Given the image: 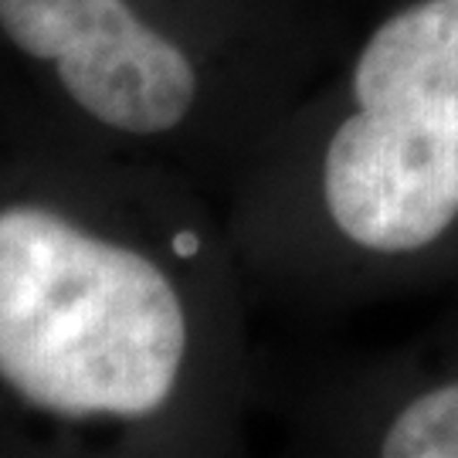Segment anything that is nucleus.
<instances>
[{
  "label": "nucleus",
  "instance_id": "1",
  "mask_svg": "<svg viewBox=\"0 0 458 458\" xmlns=\"http://www.w3.org/2000/svg\"><path fill=\"white\" fill-rule=\"evenodd\" d=\"M187 350L174 285L130 248L41 208L0 211V377L55 414L140 418Z\"/></svg>",
  "mask_w": 458,
  "mask_h": 458
},
{
  "label": "nucleus",
  "instance_id": "2",
  "mask_svg": "<svg viewBox=\"0 0 458 458\" xmlns=\"http://www.w3.org/2000/svg\"><path fill=\"white\" fill-rule=\"evenodd\" d=\"M353 98L323 160L329 217L367 251L428 248L458 217V0L387 17L357 58Z\"/></svg>",
  "mask_w": 458,
  "mask_h": 458
},
{
  "label": "nucleus",
  "instance_id": "3",
  "mask_svg": "<svg viewBox=\"0 0 458 458\" xmlns=\"http://www.w3.org/2000/svg\"><path fill=\"white\" fill-rule=\"evenodd\" d=\"M0 28L31 58L55 62L68 96L113 130L166 132L194 106L187 55L123 0H0Z\"/></svg>",
  "mask_w": 458,
  "mask_h": 458
},
{
  "label": "nucleus",
  "instance_id": "4",
  "mask_svg": "<svg viewBox=\"0 0 458 458\" xmlns=\"http://www.w3.org/2000/svg\"><path fill=\"white\" fill-rule=\"evenodd\" d=\"M380 455L458 458V380L404 404L380 442Z\"/></svg>",
  "mask_w": 458,
  "mask_h": 458
},
{
  "label": "nucleus",
  "instance_id": "5",
  "mask_svg": "<svg viewBox=\"0 0 458 458\" xmlns=\"http://www.w3.org/2000/svg\"><path fill=\"white\" fill-rule=\"evenodd\" d=\"M174 248H177L181 255H191V251L197 248V238L194 234H177V238H174Z\"/></svg>",
  "mask_w": 458,
  "mask_h": 458
}]
</instances>
